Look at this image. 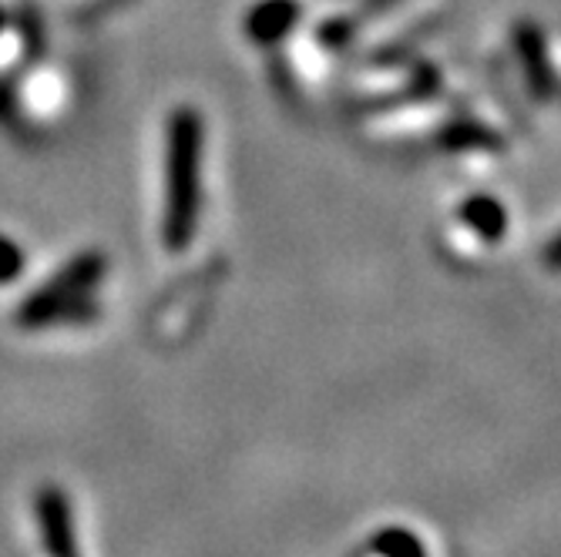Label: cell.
Returning <instances> with one entry per match:
<instances>
[{
	"mask_svg": "<svg viewBox=\"0 0 561 557\" xmlns=\"http://www.w3.org/2000/svg\"><path fill=\"white\" fill-rule=\"evenodd\" d=\"M198 118L195 112H179L169 125V206H165V239L179 248L195 232L198 216Z\"/></svg>",
	"mask_w": 561,
	"mask_h": 557,
	"instance_id": "obj_1",
	"label": "cell"
},
{
	"mask_svg": "<svg viewBox=\"0 0 561 557\" xmlns=\"http://www.w3.org/2000/svg\"><path fill=\"white\" fill-rule=\"evenodd\" d=\"M105 272V259L98 252H88V256H78L58 279H50L34 299H27V306L21 310V323L24 326H44L50 320H65L68 310H81L88 313V292L91 286Z\"/></svg>",
	"mask_w": 561,
	"mask_h": 557,
	"instance_id": "obj_2",
	"label": "cell"
},
{
	"mask_svg": "<svg viewBox=\"0 0 561 557\" xmlns=\"http://www.w3.org/2000/svg\"><path fill=\"white\" fill-rule=\"evenodd\" d=\"M37 514H41V534L47 544L50 557H78L75 547V524H71V508L61 490L47 487L37 497Z\"/></svg>",
	"mask_w": 561,
	"mask_h": 557,
	"instance_id": "obj_3",
	"label": "cell"
},
{
	"mask_svg": "<svg viewBox=\"0 0 561 557\" xmlns=\"http://www.w3.org/2000/svg\"><path fill=\"white\" fill-rule=\"evenodd\" d=\"M24 269V252L18 248V242L0 235V286L4 282H14Z\"/></svg>",
	"mask_w": 561,
	"mask_h": 557,
	"instance_id": "obj_4",
	"label": "cell"
},
{
	"mask_svg": "<svg viewBox=\"0 0 561 557\" xmlns=\"http://www.w3.org/2000/svg\"><path fill=\"white\" fill-rule=\"evenodd\" d=\"M0 27H4V14H0Z\"/></svg>",
	"mask_w": 561,
	"mask_h": 557,
	"instance_id": "obj_5",
	"label": "cell"
}]
</instances>
